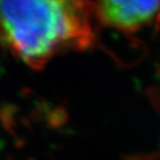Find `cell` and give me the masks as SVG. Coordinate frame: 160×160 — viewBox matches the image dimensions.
<instances>
[{
    "instance_id": "cell-1",
    "label": "cell",
    "mask_w": 160,
    "mask_h": 160,
    "mask_svg": "<svg viewBox=\"0 0 160 160\" xmlns=\"http://www.w3.org/2000/svg\"><path fill=\"white\" fill-rule=\"evenodd\" d=\"M92 6L81 0H0V44L31 68H43L58 53L92 44Z\"/></svg>"
},
{
    "instance_id": "cell-2",
    "label": "cell",
    "mask_w": 160,
    "mask_h": 160,
    "mask_svg": "<svg viewBox=\"0 0 160 160\" xmlns=\"http://www.w3.org/2000/svg\"><path fill=\"white\" fill-rule=\"evenodd\" d=\"M159 0H100L97 16L104 25L125 33H135L153 26Z\"/></svg>"
},
{
    "instance_id": "cell-3",
    "label": "cell",
    "mask_w": 160,
    "mask_h": 160,
    "mask_svg": "<svg viewBox=\"0 0 160 160\" xmlns=\"http://www.w3.org/2000/svg\"><path fill=\"white\" fill-rule=\"evenodd\" d=\"M81 1H86V2H90V0H81ZM92 4V2H90Z\"/></svg>"
}]
</instances>
